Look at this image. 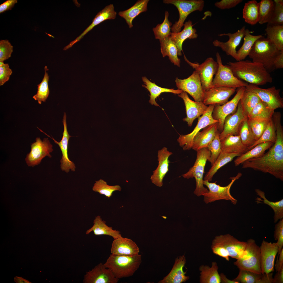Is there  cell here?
<instances>
[{
	"mask_svg": "<svg viewBox=\"0 0 283 283\" xmlns=\"http://www.w3.org/2000/svg\"><path fill=\"white\" fill-rule=\"evenodd\" d=\"M165 19L163 22L158 24L156 27L153 29L155 37L159 41L163 40L170 36L171 32L172 23L169 20V13L167 11L165 12Z\"/></svg>",
	"mask_w": 283,
	"mask_h": 283,
	"instance_id": "cell-46",
	"label": "cell"
},
{
	"mask_svg": "<svg viewBox=\"0 0 283 283\" xmlns=\"http://www.w3.org/2000/svg\"><path fill=\"white\" fill-rule=\"evenodd\" d=\"M227 63L235 77L249 84L258 86L273 81L270 73L259 63L246 60Z\"/></svg>",
	"mask_w": 283,
	"mask_h": 283,
	"instance_id": "cell-2",
	"label": "cell"
},
{
	"mask_svg": "<svg viewBox=\"0 0 283 283\" xmlns=\"http://www.w3.org/2000/svg\"><path fill=\"white\" fill-rule=\"evenodd\" d=\"M260 248L261 273L274 271L275 259L279 250L277 242H269L263 240Z\"/></svg>",
	"mask_w": 283,
	"mask_h": 283,
	"instance_id": "cell-19",
	"label": "cell"
},
{
	"mask_svg": "<svg viewBox=\"0 0 283 283\" xmlns=\"http://www.w3.org/2000/svg\"><path fill=\"white\" fill-rule=\"evenodd\" d=\"M175 81L178 89L189 94L195 101L203 102L204 91L196 70L187 78L182 79L176 78Z\"/></svg>",
	"mask_w": 283,
	"mask_h": 283,
	"instance_id": "cell-15",
	"label": "cell"
},
{
	"mask_svg": "<svg viewBox=\"0 0 283 283\" xmlns=\"http://www.w3.org/2000/svg\"><path fill=\"white\" fill-rule=\"evenodd\" d=\"M149 1V0L138 1L129 8L118 13V15L125 19L129 28L133 27L132 21L140 13L147 10V4Z\"/></svg>",
	"mask_w": 283,
	"mask_h": 283,
	"instance_id": "cell-34",
	"label": "cell"
},
{
	"mask_svg": "<svg viewBox=\"0 0 283 283\" xmlns=\"http://www.w3.org/2000/svg\"><path fill=\"white\" fill-rule=\"evenodd\" d=\"M242 0H222L214 3L215 7L221 9H229L241 3Z\"/></svg>",
	"mask_w": 283,
	"mask_h": 283,
	"instance_id": "cell-57",
	"label": "cell"
},
{
	"mask_svg": "<svg viewBox=\"0 0 283 283\" xmlns=\"http://www.w3.org/2000/svg\"><path fill=\"white\" fill-rule=\"evenodd\" d=\"M274 238L279 247L278 254L279 253L283 246V218L275 225Z\"/></svg>",
	"mask_w": 283,
	"mask_h": 283,
	"instance_id": "cell-55",
	"label": "cell"
},
{
	"mask_svg": "<svg viewBox=\"0 0 283 283\" xmlns=\"http://www.w3.org/2000/svg\"><path fill=\"white\" fill-rule=\"evenodd\" d=\"M247 118L243 112L240 101L236 111L227 116L224 120L223 130L219 134L221 141L230 135H239L241 126Z\"/></svg>",
	"mask_w": 283,
	"mask_h": 283,
	"instance_id": "cell-17",
	"label": "cell"
},
{
	"mask_svg": "<svg viewBox=\"0 0 283 283\" xmlns=\"http://www.w3.org/2000/svg\"><path fill=\"white\" fill-rule=\"evenodd\" d=\"M274 3L272 0H261L259 2V19L260 24L269 23L273 15Z\"/></svg>",
	"mask_w": 283,
	"mask_h": 283,
	"instance_id": "cell-44",
	"label": "cell"
},
{
	"mask_svg": "<svg viewBox=\"0 0 283 283\" xmlns=\"http://www.w3.org/2000/svg\"><path fill=\"white\" fill-rule=\"evenodd\" d=\"M31 150L25 159L26 162L29 166L34 167L39 164L42 159L46 156L51 157L50 153L53 151L52 145L47 138L42 141L39 137L31 145Z\"/></svg>",
	"mask_w": 283,
	"mask_h": 283,
	"instance_id": "cell-16",
	"label": "cell"
},
{
	"mask_svg": "<svg viewBox=\"0 0 283 283\" xmlns=\"http://www.w3.org/2000/svg\"><path fill=\"white\" fill-rule=\"evenodd\" d=\"M274 112L265 102L261 100L252 110L248 118L249 119H259L270 120Z\"/></svg>",
	"mask_w": 283,
	"mask_h": 283,
	"instance_id": "cell-42",
	"label": "cell"
},
{
	"mask_svg": "<svg viewBox=\"0 0 283 283\" xmlns=\"http://www.w3.org/2000/svg\"><path fill=\"white\" fill-rule=\"evenodd\" d=\"M14 281L17 283H30L28 281L25 279L21 277L16 276L14 279Z\"/></svg>",
	"mask_w": 283,
	"mask_h": 283,
	"instance_id": "cell-64",
	"label": "cell"
},
{
	"mask_svg": "<svg viewBox=\"0 0 283 283\" xmlns=\"http://www.w3.org/2000/svg\"><path fill=\"white\" fill-rule=\"evenodd\" d=\"M216 56L218 68L213 79L212 88L226 87L237 88L246 87L248 84L235 77L230 69L226 65H224L222 64L221 57L218 52H216Z\"/></svg>",
	"mask_w": 283,
	"mask_h": 283,
	"instance_id": "cell-8",
	"label": "cell"
},
{
	"mask_svg": "<svg viewBox=\"0 0 283 283\" xmlns=\"http://www.w3.org/2000/svg\"><path fill=\"white\" fill-rule=\"evenodd\" d=\"M212 244L223 247L230 257L237 260L243 258L247 253V242L240 241L229 234L216 236Z\"/></svg>",
	"mask_w": 283,
	"mask_h": 283,
	"instance_id": "cell-11",
	"label": "cell"
},
{
	"mask_svg": "<svg viewBox=\"0 0 283 283\" xmlns=\"http://www.w3.org/2000/svg\"><path fill=\"white\" fill-rule=\"evenodd\" d=\"M239 135L243 144L250 150L256 140L248 124V118L244 120L241 126Z\"/></svg>",
	"mask_w": 283,
	"mask_h": 283,
	"instance_id": "cell-47",
	"label": "cell"
},
{
	"mask_svg": "<svg viewBox=\"0 0 283 283\" xmlns=\"http://www.w3.org/2000/svg\"><path fill=\"white\" fill-rule=\"evenodd\" d=\"M45 74L41 82L37 85V91L36 94L32 98L35 100L37 101L40 104L42 101L45 102L48 98L50 93L48 86L49 76L47 71L48 69L45 66L44 67Z\"/></svg>",
	"mask_w": 283,
	"mask_h": 283,
	"instance_id": "cell-45",
	"label": "cell"
},
{
	"mask_svg": "<svg viewBox=\"0 0 283 283\" xmlns=\"http://www.w3.org/2000/svg\"><path fill=\"white\" fill-rule=\"evenodd\" d=\"M163 2L174 5L179 12L178 20L171 27L173 32H180L188 15L195 11H202L204 6V1L203 0H164Z\"/></svg>",
	"mask_w": 283,
	"mask_h": 283,
	"instance_id": "cell-6",
	"label": "cell"
},
{
	"mask_svg": "<svg viewBox=\"0 0 283 283\" xmlns=\"http://www.w3.org/2000/svg\"><path fill=\"white\" fill-rule=\"evenodd\" d=\"M93 226L86 232L88 235L93 231L96 235H107L112 237L114 239L122 237L120 232L113 230L112 227L108 226L105 221L103 220L100 216L95 217L93 221Z\"/></svg>",
	"mask_w": 283,
	"mask_h": 283,
	"instance_id": "cell-31",
	"label": "cell"
},
{
	"mask_svg": "<svg viewBox=\"0 0 283 283\" xmlns=\"http://www.w3.org/2000/svg\"><path fill=\"white\" fill-rule=\"evenodd\" d=\"M259 2L255 0L246 3L242 11L243 17L245 21L252 25L258 23L259 19Z\"/></svg>",
	"mask_w": 283,
	"mask_h": 283,
	"instance_id": "cell-37",
	"label": "cell"
},
{
	"mask_svg": "<svg viewBox=\"0 0 283 283\" xmlns=\"http://www.w3.org/2000/svg\"><path fill=\"white\" fill-rule=\"evenodd\" d=\"M276 139L275 127L272 118L260 138L251 147L250 149L257 144L262 143L270 142L274 144Z\"/></svg>",
	"mask_w": 283,
	"mask_h": 283,
	"instance_id": "cell-51",
	"label": "cell"
},
{
	"mask_svg": "<svg viewBox=\"0 0 283 283\" xmlns=\"http://www.w3.org/2000/svg\"><path fill=\"white\" fill-rule=\"evenodd\" d=\"M63 123L64 131L61 140L59 142L53 138L52 139L55 143L58 145L62 152V156L60 160L61 168L62 170L66 172H69L70 170L73 171H74L76 168L75 165L69 159L68 154V142L71 136L69 134L67 131L66 115L65 113H64Z\"/></svg>",
	"mask_w": 283,
	"mask_h": 283,
	"instance_id": "cell-24",
	"label": "cell"
},
{
	"mask_svg": "<svg viewBox=\"0 0 283 283\" xmlns=\"http://www.w3.org/2000/svg\"><path fill=\"white\" fill-rule=\"evenodd\" d=\"M282 51L262 36L255 42L248 56L252 61L262 64L270 73L275 70V62Z\"/></svg>",
	"mask_w": 283,
	"mask_h": 283,
	"instance_id": "cell-3",
	"label": "cell"
},
{
	"mask_svg": "<svg viewBox=\"0 0 283 283\" xmlns=\"http://www.w3.org/2000/svg\"><path fill=\"white\" fill-rule=\"evenodd\" d=\"M220 133V132L218 130L213 139L207 147L210 152V156L208 161L210 162L211 166L214 164L221 152Z\"/></svg>",
	"mask_w": 283,
	"mask_h": 283,
	"instance_id": "cell-52",
	"label": "cell"
},
{
	"mask_svg": "<svg viewBox=\"0 0 283 283\" xmlns=\"http://www.w3.org/2000/svg\"><path fill=\"white\" fill-rule=\"evenodd\" d=\"M279 258L277 260L275 265V268L276 272H279L283 267V248L278 254Z\"/></svg>",
	"mask_w": 283,
	"mask_h": 283,
	"instance_id": "cell-60",
	"label": "cell"
},
{
	"mask_svg": "<svg viewBox=\"0 0 283 283\" xmlns=\"http://www.w3.org/2000/svg\"><path fill=\"white\" fill-rule=\"evenodd\" d=\"M242 175V173L239 172L236 177H231V182L225 187L217 185L216 184V182L211 183L207 180H204V185L206 186L209 189L208 192L203 195L204 202L207 204L218 200H230L233 204H236L237 200L231 195L230 189L235 181L238 179Z\"/></svg>",
	"mask_w": 283,
	"mask_h": 283,
	"instance_id": "cell-9",
	"label": "cell"
},
{
	"mask_svg": "<svg viewBox=\"0 0 283 283\" xmlns=\"http://www.w3.org/2000/svg\"><path fill=\"white\" fill-rule=\"evenodd\" d=\"M262 274L239 269L237 276L233 280L238 283H260Z\"/></svg>",
	"mask_w": 283,
	"mask_h": 283,
	"instance_id": "cell-50",
	"label": "cell"
},
{
	"mask_svg": "<svg viewBox=\"0 0 283 283\" xmlns=\"http://www.w3.org/2000/svg\"><path fill=\"white\" fill-rule=\"evenodd\" d=\"M185 254L177 257L175 259L174 265L170 273L159 283H181L185 282L189 277L186 275V272L183 270V268L186 263Z\"/></svg>",
	"mask_w": 283,
	"mask_h": 283,
	"instance_id": "cell-26",
	"label": "cell"
},
{
	"mask_svg": "<svg viewBox=\"0 0 283 283\" xmlns=\"http://www.w3.org/2000/svg\"><path fill=\"white\" fill-rule=\"evenodd\" d=\"M255 192L260 198L257 197L256 201L263 202L259 203H264L268 205L272 208L274 212V222L276 223L279 220L283 218V199L274 202L269 201L265 196L264 192L259 189H255Z\"/></svg>",
	"mask_w": 283,
	"mask_h": 283,
	"instance_id": "cell-40",
	"label": "cell"
},
{
	"mask_svg": "<svg viewBox=\"0 0 283 283\" xmlns=\"http://www.w3.org/2000/svg\"><path fill=\"white\" fill-rule=\"evenodd\" d=\"M274 66L275 69L283 68V51L276 60Z\"/></svg>",
	"mask_w": 283,
	"mask_h": 283,
	"instance_id": "cell-62",
	"label": "cell"
},
{
	"mask_svg": "<svg viewBox=\"0 0 283 283\" xmlns=\"http://www.w3.org/2000/svg\"><path fill=\"white\" fill-rule=\"evenodd\" d=\"M111 254L123 255H133L138 254L139 249L132 240L122 237L114 239L111 249Z\"/></svg>",
	"mask_w": 283,
	"mask_h": 283,
	"instance_id": "cell-27",
	"label": "cell"
},
{
	"mask_svg": "<svg viewBox=\"0 0 283 283\" xmlns=\"http://www.w3.org/2000/svg\"><path fill=\"white\" fill-rule=\"evenodd\" d=\"M185 60L198 72L203 88L206 91L212 88L213 77L218 68L216 61L211 57L208 58L201 64L190 62L184 55Z\"/></svg>",
	"mask_w": 283,
	"mask_h": 283,
	"instance_id": "cell-10",
	"label": "cell"
},
{
	"mask_svg": "<svg viewBox=\"0 0 283 283\" xmlns=\"http://www.w3.org/2000/svg\"><path fill=\"white\" fill-rule=\"evenodd\" d=\"M240 155L238 154L228 153L221 151L215 162L205 175L204 180L211 182L214 175L220 168L232 161L235 157Z\"/></svg>",
	"mask_w": 283,
	"mask_h": 283,
	"instance_id": "cell-38",
	"label": "cell"
},
{
	"mask_svg": "<svg viewBox=\"0 0 283 283\" xmlns=\"http://www.w3.org/2000/svg\"><path fill=\"white\" fill-rule=\"evenodd\" d=\"M197 152V158L194 165L182 176L187 179L195 178L196 187L194 193L199 197L203 196L209 191L204 186L203 176L206 163L210 158L211 153L207 147L201 149Z\"/></svg>",
	"mask_w": 283,
	"mask_h": 283,
	"instance_id": "cell-5",
	"label": "cell"
},
{
	"mask_svg": "<svg viewBox=\"0 0 283 283\" xmlns=\"http://www.w3.org/2000/svg\"><path fill=\"white\" fill-rule=\"evenodd\" d=\"M121 189L119 185L110 186L107 184L106 182L100 179L95 181L92 187V190L101 194L104 195L109 198L113 192L116 191H121Z\"/></svg>",
	"mask_w": 283,
	"mask_h": 283,
	"instance_id": "cell-48",
	"label": "cell"
},
{
	"mask_svg": "<svg viewBox=\"0 0 283 283\" xmlns=\"http://www.w3.org/2000/svg\"><path fill=\"white\" fill-rule=\"evenodd\" d=\"M246 89L256 94L271 109L275 110L283 107V99L280 96V89L275 86L263 89L257 85L248 84Z\"/></svg>",
	"mask_w": 283,
	"mask_h": 283,
	"instance_id": "cell-14",
	"label": "cell"
},
{
	"mask_svg": "<svg viewBox=\"0 0 283 283\" xmlns=\"http://www.w3.org/2000/svg\"><path fill=\"white\" fill-rule=\"evenodd\" d=\"M215 105H209L205 113L198 118L197 124L191 133L186 135H181L179 137L177 141L184 150H189L192 148L193 139L200 130L209 125L218 122V121L214 119L212 117Z\"/></svg>",
	"mask_w": 283,
	"mask_h": 283,
	"instance_id": "cell-13",
	"label": "cell"
},
{
	"mask_svg": "<svg viewBox=\"0 0 283 283\" xmlns=\"http://www.w3.org/2000/svg\"><path fill=\"white\" fill-rule=\"evenodd\" d=\"M218 122L212 124L198 132L193 139L192 148L197 151L201 149L207 147L218 131Z\"/></svg>",
	"mask_w": 283,
	"mask_h": 283,
	"instance_id": "cell-28",
	"label": "cell"
},
{
	"mask_svg": "<svg viewBox=\"0 0 283 283\" xmlns=\"http://www.w3.org/2000/svg\"><path fill=\"white\" fill-rule=\"evenodd\" d=\"M274 7L272 18L268 23L283 25V1L274 0Z\"/></svg>",
	"mask_w": 283,
	"mask_h": 283,
	"instance_id": "cell-53",
	"label": "cell"
},
{
	"mask_svg": "<svg viewBox=\"0 0 283 283\" xmlns=\"http://www.w3.org/2000/svg\"><path fill=\"white\" fill-rule=\"evenodd\" d=\"M273 144L272 142H269L257 144L252 148L238 156L234 161L235 166H238L248 160L261 156Z\"/></svg>",
	"mask_w": 283,
	"mask_h": 283,
	"instance_id": "cell-32",
	"label": "cell"
},
{
	"mask_svg": "<svg viewBox=\"0 0 283 283\" xmlns=\"http://www.w3.org/2000/svg\"><path fill=\"white\" fill-rule=\"evenodd\" d=\"M142 80L145 85L142 86L146 89L150 93V99L149 102L152 105L158 106L159 105L156 103L155 99L162 93L169 92L175 94H179L183 91L181 90L173 89H170L162 88L158 86L154 83H153L148 80L145 77H142Z\"/></svg>",
	"mask_w": 283,
	"mask_h": 283,
	"instance_id": "cell-33",
	"label": "cell"
},
{
	"mask_svg": "<svg viewBox=\"0 0 283 283\" xmlns=\"http://www.w3.org/2000/svg\"><path fill=\"white\" fill-rule=\"evenodd\" d=\"M172 154L165 147L158 151V166L150 177L152 183L157 186L161 187L163 185V178L169 170V157Z\"/></svg>",
	"mask_w": 283,
	"mask_h": 283,
	"instance_id": "cell-23",
	"label": "cell"
},
{
	"mask_svg": "<svg viewBox=\"0 0 283 283\" xmlns=\"http://www.w3.org/2000/svg\"><path fill=\"white\" fill-rule=\"evenodd\" d=\"M252 32H253L249 30L246 34L244 37V41L242 46L237 51L238 61L243 60L249 55L255 42L263 36L262 35H252L250 34Z\"/></svg>",
	"mask_w": 283,
	"mask_h": 283,
	"instance_id": "cell-43",
	"label": "cell"
},
{
	"mask_svg": "<svg viewBox=\"0 0 283 283\" xmlns=\"http://www.w3.org/2000/svg\"><path fill=\"white\" fill-rule=\"evenodd\" d=\"M183 26L184 28L182 30L177 33L172 32L170 36L172 41L177 47L178 56L182 55V45L185 40L187 39H196L198 37L197 30L193 28L191 20H189L186 22Z\"/></svg>",
	"mask_w": 283,
	"mask_h": 283,
	"instance_id": "cell-29",
	"label": "cell"
},
{
	"mask_svg": "<svg viewBox=\"0 0 283 283\" xmlns=\"http://www.w3.org/2000/svg\"><path fill=\"white\" fill-rule=\"evenodd\" d=\"M273 278V283H283V267L279 272H276Z\"/></svg>",
	"mask_w": 283,
	"mask_h": 283,
	"instance_id": "cell-61",
	"label": "cell"
},
{
	"mask_svg": "<svg viewBox=\"0 0 283 283\" xmlns=\"http://www.w3.org/2000/svg\"><path fill=\"white\" fill-rule=\"evenodd\" d=\"M220 275L221 282L223 283H238V282L233 280H231L227 279L225 275L223 273H221Z\"/></svg>",
	"mask_w": 283,
	"mask_h": 283,
	"instance_id": "cell-63",
	"label": "cell"
},
{
	"mask_svg": "<svg viewBox=\"0 0 283 283\" xmlns=\"http://www.w3.org/2000/svg\"><path fill=\"white\" fill-rule=\"evenodd\" d=\"M267 38L280 51L283 50V25L268 23L265 30Z\"/></svg>",
	"mask_w": 283,
	"mask_h": 283,
	"instance_id": "cell-39",
	"label": "cell"
},
{
	"mask_svg": "<svg viewBox=\"0 0 283 283\" xmlns=\"http://www.w3.org/2000/svg\"><path fill=\"white\" fill-rule=\"evenodd\" d=\"M271 119L265 120L248 118V124L256 141L260 138Z\"/></svg>",
	"mask_w": 283,
	"mask_h": 283,
	"instance_id": "cell-49",
	"label": "cell"
},
{
	"mask_svg": "<svg viewBox=\"0 0 283 283\" xmlns=\"http://www.w3.org/2000/svg\"><path fill=\"white\" fill-rule=\"evenodd\" d=\"M261 100L256 94L246 89L240 102L243 112L247 118L253 108Z\"/></svg>",
	"mask_w": 283,
	"mask_h": 283,
	"instance_id": "cell-41",
	"label": "cell"
},
{
	"mask_svg": "<svg viewBox=\"0 0 283 283\" xmlns=\"http://www.w3.org/2000/svg\"><path fill=\"white\" fill-rule=\"evenodd\" d=\"M211 248L215 254L222 257L227 261H229L230 256L226 250L220 246L212 244Z\"/></svg>",
	"mask_w": 283,
	"mask_h": 283,
	"instance_id": "cell-58",
	"label": "cell"
},
{
	"mask_svg": "<svg viewBox=\"0 0 283 283\" xmlns=\"http://www.w3.org/2000/svg\"><path fill=\"white\" fill-rule=\"evenodd\" d=\"M17 2V0H8L5 2L0 5V13L11 10Z\"/></svg>",
	"mask_w": 283,
	"mask_h": 283,
	"instance_id": "cell-59",
	"label": "cell"
},
{
	"mask_svg": "<svg viewBox=\"0 0 283 283\" xmlns=\"http://www.w3.org/2000/svg\"><path fill=\"white\" fill-rule=\"evenodd\" d=\"M141 262V255L139 254L133 255L111 254L104 264L111 271L116 278L119 279L132 276Z\"/></svg>",
	"mask_w": 283,
	"mask_h": 283,
	"instance_id": "cell-4",
	"label": "cell"
},
{
	"mask_svg": "<svg viewBox=\"0 0 283 283\" xmlns=\"http://www.w3.org/2000/svg\"><path fill=\"white\" fill-rule=\"evenodd\" d=\"M221 142V151L224 152L241 155L249 150L242 142L239 135L228 136Z\"/></svg>",
	"mask_w": 283,
	"mask_h": 283,
	"instance_id": "cell-30",
	"label": "cell"
},
{
	"mask_svg": "<svg viewBox=\"0 0 283 283\" xmlns=\"http://www.w3.org/2000/svg\"><path fill=\"white\" fill-rule=\"evenodd\" d=\"M13 47L7 40H1L0 41V62L4 61L9 58L13 52Z\"/></svg>",
	"mask_w": 283,
	"mask_h": 283,
	"instance_id": "cell-54",
	"label": "cell"
},
{
	"mask_svg": "<svg viewBox=\"0 0 283 283\" xmlns=\"http://www.w3.org/2000/svg\"><path fill=\"white\" fill-rule=\"evenodd\" d=\"M238 88L236 95L230 101L222 105L217 104L215 105L212 117L214 119L218 121V130L221 132L223 130L226 117L236 111L238 104L246 89L245 86Z\"/></svg>",
	"mask_w": 283,
	"mask_h": 283,
	"instance_id": "cell-12",
	"label": "cell"
},
{
	"mask_svg": "<svg viewBox=\"0 0 283 283\" xmlns=\"http://www.w3.org/2000/svg\"><path fill=\"white\" fill-rule=\"evenodd\" d=\"M178 96L182 99L185 106L187 116L183 120L191 127L196 118L205 113L208 106L203 102H196L191 100L186 92L182 91Z\"/></svg>",
	"mask_w": 283,
	"mask_h": 283,
	"instance_id": "cell-22",
	"label": "cell"
},
{
	"mask_svg": "<svg viewBox=\"0 0 283 283\" xmlns=\"http://www.w3.org/2000/svg\"><path fill=\"white\" fill-rule=\"evenodd\" d=\"M249 30L246 29L244 26L233 33H228L218 34V35L220 36H228V40L224 42L215 40L213 42V44L215 46L220 48L227 55L231 56L238 61L236 48L240 44L242 38Z\"/></svg>",
	"mask_w": 283,
	"mask_h": 283,
	"instance_id": "cell-18",
	"label": "cell"
},
{
	"mask_svg": "<svg viewBox=\"0 0 283 283\" xmlns=\"http://www.w3.org/2000/svg\"><path fill=\"white\" fill-rule=\"evenodd\" d=\"M117 14L112 4L106 6L99 12L92 20L91 24L80 35L73 41H71L64 48L66 50L71 47L74 44L79 41L84 36L96 26L102 22L108 19H113L115 18Z\"/></svg>",
	"mask_w": 283,
	"mask_h": 283,
	"instance_id": "cell-25",
	"label": "cell"
},
{
	"mask_svg": "<svg viewBox=\"0 0 283 283\" xmlns=\"http://www.w3.org/2000/svg\"><path fill=\"white\" fill-rule=\"evenodd\" d=\"M246 242V255L237 259L234 264L239 269L261 274L260 247L256 244L255 240L252 239L248 240Z\"/></svg>",
	"mask_w": 283,
	"mask_h": 283,
	"instance_id": "cell-7",
	"label": "cell"
},
{
	"mask_svg": "<svg viewBox=\"0 0 283 283\" xmlns=\"http://www.w3.org/2000/svg\"><path fill=\"white\" fill-rule=\"evenodd\" d=\"M116 278L111 271L101 263L91 270L87 272L83 280L84 283H117Z\"/></svg>",
	"mask_w": 283,
	"mask_h": 283,
	"instance_id": "cell-21",
	"label": "cell"
},
{
	"mask_svg": "<svg viewBox=\"0 0 283 283\" xmlns=\"http://www.w3.org/2000/svg\"><path fill=\"white\" fill-rule=\"evenodd\" d=\"M219 267L217 263L213 262L211 266L202 265L199 267L200 271V282L201 283H220L221 280L218 270Z\"/></svg>",
	"mask_w": 283,
	"mask_h": 283,
	"instance_id": "cell-35",
	"label": "cell"
},
{
	"mask_svg": "<svg viewBox=\"0 0 283 283\" xmlns=\"http://www.w3.org/2000/svg\"><path fill=\"white\" fill-rule=\"evenodd\" d=\"M236 88L226 87L212 88L204 92L203 102L206 105H224L235 93Z\"/></svg>",
	"mask_w": 283,
	"mask_h": 283,
	"instance_id": "cell-20",
	"label": "cell"
},
{
	"mask_svg": "<svg viewBox=\"0 0 283 283\" xmlns=\"http://www.w3.org/2000/svg\"><path fill=\"white\" fill-rule=\"evenodd\" d=\"M160 42L161 52L163 57L168 56L172 63L179 67L181 61L178 57L177 48L172 41L170 36Z\"/></svg>",
	"mask_w": 283,
	"mask_h": 283,
	"instance_id": "cell-36",
	"label": "cell"
},
{
	"mask_svg": "<svg viewBox=\"0 0 283 283\" xmlns=\"http://www.w3.org/2000/svg\"><path fill=\"white\" fill-rule=\"evenodd\" d=\"M276 133V141L269 151L261 156L248 160L242 164V168L269 173L283 181V128L281 119L273 120Z\"/></svg>",
	"mask_w": 283,
	"mask_h": 283,
	"instance_id": "cell-1",
	"label": "cell"
},
{
	"mask_svg": "<svg viewBox=\"0 0 283 283\" xmlns=\"http://www.w3.org/2000/svg\"><path fill=\"white\" fill-rule=\"evenodd\" d=\"M12 73L8 63L0 66V86L3 85L8 81Z\"/></svg>",
	"mask_w": 283,
	"mask_h": 283,
	"instance_id": "cell-56",
	"label": "cell"
}]
</instances>
